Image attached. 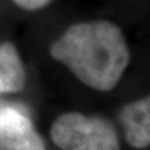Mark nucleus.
I'll return each mask as SVG.
<instances>
[{
    "label": "nucleus",
    "mask_w": 150,
    "mask_h": 150,
    "mask_svg": "<svg viewBox=\"0 0 150 150\" xmlns=\"http://www.w3.org/2000/svg\"><path fill=\"white\" fill-rule=\"evenodd\" d=\"M51 139L63 150H120L110 121L80 112L59 116L51 126Z\"/></svg>",
    "instance_id": "f03ea898"
},
{
    "label": "nucleus",
    "mask_w": 150,
    "mask_h": 150,
    "mask_svg": "<svg viewBox=\"0 0 150 150\" xmlns=\"http://www.w3.org/2000/svg\"><path fill=\"white\" fill-rule=\"evenodd\" d=\"M0 150H46L30 119L8 104L0 108Z\"/></svg>",
    "instance_id": "7ed1b4c3"
},
{
    "label": "nucleus",
    "mask_w": 150,
    "mask_h": 150,
    "mask_svg": "<svg viewBox=\"0 0 150 150\" xmlns=\"http://www.w3.org/2000/svg\"><path fill=\"white\" fill-rule=\"evenodd\" d=\"M125 138L131 146L146 148L150 143V100L149 98L126 105L120 115Z\"/></svg>",
    "instance_id": "20e7f679"
},
{
    "label": "nucleus",
    "mask_w": 150,
    "mask_h": 150,
    "mask_svg": "<svg viewBox=\"0 0 150 150\" xmlns=\"http://www.w3.org/2000/svg\"><path fill=\"white\" fill-rule=\"evenodd\" d=\"M4 105H6V104H4V103H1V101H0V108H3Z\"/></svg>",
    "instance_id": "0eeeda50"
},
{
    "label": "nucleus",
    "mask_w": 150,
    "mask_h": 150,
    "mask_svg": "<svg viewBox=\"0 0 150 150\" xmlns=\"http://www.w3.org/2000/svg\"><path fill=\"white\" fill-rule=\"evenodd\" d=\"M25 84V69L16 48L10 43L0 45V94L18 93Z\"/></svg>",
    "instance_id": "39448f33"
},
{
    "label": "nucleus",
    "mask_w": 150,
    "mask_h": 150,
    "mask_svg": "<svg viewBox=\"0 0 150 150\" xmlns=\"http://www.w3.org/2000/svg\"><path fill=\"white\" fill-rule=\"evenodd\" d=\"M50 54L83 84L99 91L115 88L130 60L123 33L108 20L71 25L50 46Z\"/></svg>",
    "instance_id": "f257e3e1"
},
{
    "label": "nucleus",
    "mask_w": 150,
    "mask_h": 150,
    "mask_svg": "<svg viewBox=\"0 0 150 150\" xmlns=\"http://www.w3.org/2000/svg\"><path fill=\"white\" fill-rule=\"evenodd\" d=\"M13 3L25 10H39L51 3V0H13Z\"/></svg>",
    "instance_id": "423d86ee"
}]
</instances>
